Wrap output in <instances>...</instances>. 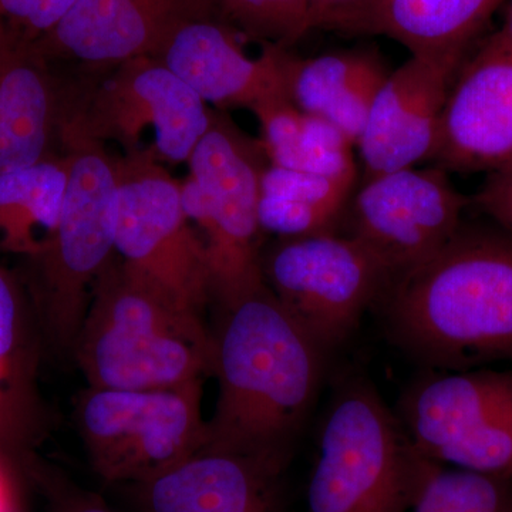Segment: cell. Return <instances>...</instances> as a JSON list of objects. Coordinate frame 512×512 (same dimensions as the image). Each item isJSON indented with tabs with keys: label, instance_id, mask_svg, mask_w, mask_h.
<instances>
[{
	"label": "cell",
	"instance_id": "1",
	"mask_svg": "<svg viewBox=\"0 0 512 512\" xmlns=\"http://www.w3.org/2000/svg\"><path fill=\"white\" fill-rule=\"evenodd\" d=\"M218 399L204 450L291 463L325 366L326 350L268 285L212 306Z\"/></svg>",
	"mask_w": 512,
	"mask_h": 512
},
{
	"label": "cell",
	"instance_id": "2",
	"mask_svg": "<svg viewBox=\"0 0 512 512\" xmlns=\"http://www.w3.org/2000/svg\"><path fill=\"white\" fill-rule=\"evenodd\" d=\"M379 301L393 342L431 370L512 360L511 232L461 224Z\"/></svg>",
	"mask_w": 512,
	"mask_h": 512
},
{
	"label": "cell",
	"instance_id": "3",
	"mask_svg": "<svg viewBox=\"0 0 512 512\" xmlns=\"http://www.w3.org/2000/svg\"><path fill=\"white\" fill-rule=\"evenodd\" d=\"M72 359L87 386L173 389L212 376L211 326L130 274L116 254L94 282Z\"/></svg>",
	"mask_w": 512,
	"mask_h": 512
},
{
	"label": "cell",
	"instance_id": "4",
	"mask_svg": "<svg viewBox=\"0 0 512 512\" xmlns=\"http://www.w3.org/2000/svg\"><path fill=\"white\" fill-rule=\"evenodd\" d=\"M69 178L59 222L39 254L28 259L26 288L46 349L70 357L94 282L116 255V158L103 144L67 140Z\"/></svg>",
	"mask_w": 512,
	"mask_h": 512
},
{
	"label": "cell",
	"instance_id": "5",
	"mask_svg": "<svg viewBox=\"0 0 512 512\" xmlns=\"http://www.w3.org/2000/svg\"><path fill=\"white\" fill-rule=\"evenodd\" d=\"M433 463L369 380L345 377L323 419L308 512H406Z\"/></svg>",
	"mask_w": 512,
	"mask_h": 512
},
{
	"label": "cell",
	"instance_id": "6",
	"mask_svg": "<svg viewBox=\"0 0 512 512\" xmlns=\"http://www.w3.org/2000/svg\"><path fill=\"white\" fill-rule=\"evenodd\" d=\"M187 164L190 175L181 183V195L207 252L212 308L265 285L259 197L269 163L261 141L215 113Z\"/></svg>",
	"mask_w": 512,
	"mask_h": 512
},
{
	"label": "cell",
	"instance_id": "7",
	"mask_svg": "<svg viewBox=\"0 0 512 512\" xmlns=\"http://www.w3.org/2000/svg\"><path fill=\"white\" fill-rule=\"evenodd\" d=\"M215 111L156 57H136L110 67L84 90H66L60 144L87 140L144 151V133L153 130L150 151L160 161L188 163L210 128Z\"/></svg>",
	"mask_w": 512,
	"mask_h": 512
},
{
	"label": "cell",
	"instance_id": "8",
	"mask_svg": "<svg viewBox=\"0 0 512 512\" xmlns=\"http://www.w3.org/2000/svg\"><path fill=\"white\" fill-rule=\"evenodd\" d=\"M116 170L117 256L168 302L207 319L210 266L204 242L185 214L181 181L150 150L116 158Z\"/></svg>",
	"mask_w": 512,
	"mask_h": 512
},
{
	"label": "cell",
	"instance_id": "9",
	"mask_svg": "<svg viewBox=\"0 0 512 512\" xmlns=\"http://www.w3.org/2000/svg\"><path fill=\"white\" fill-rule=\"evenodd\" d=\"M205 379L173 389L87 386L74 399V423L94 473L111 487L154 476L204 447Z\"/></svg>",
	"mask_w": 512,
	"mask_h": 512
},
{
	"label": "cell",
	"instance_id": "10",
	"mask_svg": "<svg viewBox=\"0 0 512 512\" xmlns=\"http://www.w3.org/2000/svg\"><path fill=\"white\" fill-rule=\"evenodd\" d=\"M261 265L268 288L326 352L353 335L393 278L363 242L336 232L279 238Z\"/></svg>",
	"mask_w": 512,
	"mask_h": 512
},
{
	"label": "cell",
	"instance_id": "11",
	"mask_svg": "<svg viewBox=\"0 0 512 512\" xmlns=\"http://www.w3.org/2000/svg\"><path fill=\"white\" fill-rule=\"evenodd\" d=\"M399 409L421 456L512 481L511 372L431 370L407 389Z\"/></svg>",
	"mask_w": 512,
	"mask_h": 512
},
{
	"label": "cell",
	"instance_id": "12",
	"mask_svg": "<svg viewBox=\"0 0 512 512\" xmlns=\"http://www.w3.org/2000/svg\"><path fill=\"white\" fill-rule=\"evenodd\" d=\"M467 202L439 167L375 175L353 198L349 235L363 242L394 278L456 235Z\"/></svg>",
	"mask_w": 512,
	"mask_h": 512
},
{
	"label": "cell",
	"instance_id": "13",
	"mask_svg": "<svg viewBox=\"0 0 512 512\" xmlns=\"http://www.w3.org/2000/svg\"><path fill=\"white\" fill-rule=\"evenodd\" d=\"M466 55L412 56L390 72L357 140L366 178L433 160L448 92Z\"/></svg>",
	"mask_w": 512,
	"mask_h": 512
},
{
	"label": "cell",
	"instance_id": "14",
	"mask_svg": "<svg viewBox=\"0 0 512 512\" xmlns=\"http://www.w3.org/2000/svg\"><path fill=\"white\" fill-rule=\"evenodd\" d=\"M208 18H217L214 0H79L33 45L50 63L111 67L136 57L157 59L178 29Z\"/></svg>",
	"mask_w": 512,
	"mask_h": 512
},
{
	"label": "cell",
	"instance_id": "15",
	"mask_svg": "<svg viewBox=\"0 0 512 512\" xmlns=\"http://www.w3.org/2000/svg\"><path fill=\"white\" fill-rule=\"evenodd\" d=\"M286 468L272 458L201 448L116 488L130 512H285Z\"/></svg>",
	"mask_w": 512,
	"mask_h": 512
},
{
	"label": "cell",
	"instance_id": "16",
	"mask_svg": "<svg viewBox=\"0 0 512 512\" xmlns=\"http://www.w3.org/2000/svg\"><path fill=\"white\" fill-rule=\"evenodd\" d=\"M433 161L441 170L463 173L512 167V53L485 42L461 64Z\"/></svg>",
	"mask_w": 512,
	"mask_h": 512
},
{
	"label": "cell",
	"instance_id": "17",
	"mask_svg": "<svg viewBox=\"0 0 512 512\" xmlns=\"http://www.w3.org/2000/svg\"><path fill=\"white\" fill-rule=\"evenodd\" d=\"M238 33L220 19H198L177 30L157 57L207 104L218 109H261L291 100L286 83L289 49L264 45L251 59Z\"/></svg>",
	"mask_w": 512,
	"mask_h": 512
},
{
	"label": "cell",
	"instance_id": "18",
	"mask_svg": "<svg viewBox=\"0 0 512 512\" xmlns=\"http://www.w3.org/2000/svg\"><path fill=\"white\" fill-rule=\"evenodd\" d=\"M46 343L25 282L0 264V453L16 463L53 427L40 387Z\"/></svg>",
	"mask_w": 512,
	"mask_h": 512
},
{
	"label": "cell",
	"instance_id": "19",
	"mask_svg": "<svg viewBox=\"0 0 512 512\" xmlns=\"http://www.w3.org/2000/svg\"><path fill=\"white\" fill-rule=\"evenodd\" d=\"M64 96L49 60L0 20V174L57 156Z\"/></svg>",
	"mask_w": 512,
	"mask_h": 512
},
{
	"label": "cell",
	"instance_id": "20",
	"mask_svg": "<svg viewBox=\"0 0 512 512\" xmlns=\"http://www.w3.org/2000/svg\"><path fill=\"white\" fill-rule=\"evenodd\" d=\"M505 0H365L336 32L386 36L412 56L466 55Z\"/></svg>",
	"mask_w": 512,
	"mask_h": 512
},
{
	"label": "cell",
	"instance_id": "21",
	"mask_svg": "<svg viewBox=\"0 0 512 512\" xmlns=\"http://www.w3.org/2000/svg\"><path fill=\"white\" fill-rule=\"evenodd\" d=\"M375 50H342L315 57H286L289 99L303 113L339 128L356 147L377 92L389 76Z\"/></svg>",
	"mask_w": 512,
	"mask_h": 512
},
{
	"label": "cell",
	"instance_id": "22",
	"mask_svg": "<svg viewBox=\"0 0 512 512\" xmlns=\"http://www.w3.org/2000/svg\"><path fill=\"white\" fill-rule=\"evenodd\" d=\"M356 177H328L268 164L261 178L259 224L278 238L335 232Z\"/></svg>",
	"mask_w": 512,
	"mask_h": 512
},
{
	"label": "cell",
	"instance_id": "23",
	"mask_svg": "<svg viewBox=\"0 0 512 512\" xmlns=\"http://www.w3.org/2000/svg\"><path fill=\"white\" fill-rule=\"evenodd\" d=\"M69 178L66 156L0 174V252L28 259L59 222Z\"/></svg>",
	"mask_w": 512,
	"mask_h": 512
},
{
	"label": "cell",
	"instance_id": "24",
	"mask_svg": "<svg viewBox=\"0 0 512 512\" xmlns=\"http://www.w3.org/2000/svg\"><path fill=\"white\" fill-rule=\"evenodd\" d=\"M254 114L269 164L328 177H357L355 146L329 121L303 113L288 99L266 104Z\"/></svg>",
	"mask_w": 512,
	"mask_h": 512
},
{
	"label": "cell",
	"instance_id": "25",
	"mask_svg": "<svg viewBox=\"0 0 512 512\" xmlns=\"http://www.w3.org/2000/svg\"><path fill=\"white\" fill-rule=\"evenodd\" d=\"M413 512H512L511 480L433 463Z\"/></svg>",
	"mask_w": 512,
	"mask_h": 512
},
{
	"label": "cell",
	"instance_id": "26",
	"mask_svg": "<svg viewBox=\"0 0 512 512\" xmlns=\"http://www.w3.org/2000/svg\"><path fill=\"white\" fill-rule=\"evenodd\" d=\"M215 15L238 35L289 47L312 29L308 0H214Z\"/></svg>",
	"mask_w": 512,
	"mask_h": 512
},
{
	"label": "cell",
	"instance_id": "27",
	"mask_svg": "<svg viewBox=\"0 0 512 512\" xmlns=\"http://www.w3.org/2000/svg\"><path fill=\"white\" fill-rule=\"evenodd\" d=\"M25 481L42 495L50 512H114L99 494L87 490L37 451L18 461Z\"/></svg>",
	"mask_w": 512,
	"mask_h": 512
},
{
	"label": "cell",
	"instance_id": "28",
	"mask_svg": "<svg viewBox=\"0 0 512 512\" xmlns=\"http://www.w3.org/2000/svg\"><path fill=\"white\" fill-rule=\"evenodd\" d=\"M79 0H0V20L36 42L56 28Z\"/></svg>",
	"mask_w": 512,
	"mask_h": 512
},
{
	"label": "cell",
	"instance_id": "29",
	"mask_svg": "<svg viewBox=\"0 0 512 512\" xmlns=\"http://www.w3.org/2000/svg\"><path fill=\"white\" fill-rule=\"evenodd\" d=\"M476 201L481 210L512 234V167L490 174Z\"/></svg>",
	"mask_w": 512,
	"mask_h": 512
},
{
	"label": "cell",
	"instance_id": "30",
	"mask_svg": "<svg viewBox=\"0 0 512 512\" xmlns=\"http://www.w3.org/2000/svg\"><path fill=\"white\" fill-rule=\"evenodd\" d=\"M312 29L336 32L365 0H308Z\"/></svg>",
	"mask_w": 512,
	"mask_h": 512
},
{
	"label": "cell",
	"instance_id": "31",
	"mask_svg": "<svg viewBox=\"0 0 512 512\" xmlns=\"http://www.w3.org/2000/svg\"><path fill=\"white\" fill-rule=\"evenodd\" d=\"M22 478L19 464L0 453V512H20Z\"/></svg>",
	"mask_w": 512,
	"mask_h": 512
},
{
	"label": "cell",
	"instance_id": "32",
	"mask_svg": "<svg viewBox=\"0 0 512 512\" xmlns=\"http://www.w3.org/2000/svg\"><path fill=\"white\" fill-rule=\"evenodd\" d=\"M487 42L512 53V0H507V10H505L503 26Z\"/></svg>",
	"mask_w": 512,
	"mask_h": 512
}]
</instances>
